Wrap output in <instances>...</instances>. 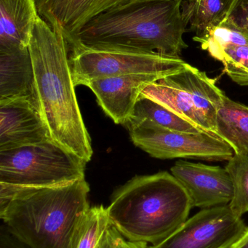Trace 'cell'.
Wrapping results in <instances>:
<instances>
[{
    "label": "cell",
    "mask_w": 248,
    "mask_h": 248,
    "mask_svg": "<svg viewBox=\"0 0 248 248\" xmlns=\"http://www.w3.org/2000/svg\"><path fill=\"white\" fill-rule=\"evenodd\" d=\"M201 47L214 57L221 49L231 45H248V36L230 25L221 23L204 33L193 38Z\"/></svg>",
    "instance_id": "44dd1931"
},
{
    "label": "cell",
    "mask_w": 248,
    "mask_h": 248,
    "mask_svg": "<svg viewBox=\"0 0 248 248\" xmlns=\"http://www.w3.org/2000/svg\"><path fill=\"white\" fill-rule=\"evenodd\" d=\"M134 244L137 248H147V246H148L147 243H134Z\"/></svg>",
    "instance_id": "4316f807"
},
{
    "label": "cell",
    "mask_w": 248,
    "mask_h": 248,
    "mask_svg": "<svg viewBox=\"0 0 248 248\" xmlns=\"http://www.w3.org/2000/svg\"><path fill=\"white\" fill-rule=\"evenodd\" d=\"M213 58L222 62L224 72L239 85L248 86V45H231Z\"/></svg>",
    "instance_id": "7402d4cb"
},
{
    "label": "cell",
    "mask_w": 248,
    "mask_h": 248,
    "mask_svg": "<svg viewBox=\"0 0 248 248\" xmlns=\"http://www.w3.org/2000/svg\"><path fill=\"white\" fill-rule=\"evenodd\" d=\"M84 178L45 187L0 184V217L5 230L27 248H68L90 209Z\"/></svg>",
    "instance_id": "3957f363"
},
{
    "label": "cell",
    "mask_w": 248,
    "mask_h": 248,
    "mask_svg": "<svg viewBox=\"0 0 248 248\" xmlns=\"http://www.w3.org/2000/svg\"><path fill=\"white\" fill-rule=\"evenodd\" d=\"M111 224L107 208L103 205L90 207L76 227L68 248H99Z\"/></svg>",
    "instance_id": "d6986e66"
},
{
    "label": "cell",
    "mask_w": 248,
    "mask_h": 248,
    "mask_svg": "<svg viewBox=\"0 0 248 248\" xmlns=\"http://www.w3.org/2000/svg\"><path fill=\"white\" fill-rule=\"evenodd\" d=\"M52 140L34 95L0 101V151Z\"/></svg>",
    "instance_id": "30bf717a"
},
{
    "label": "cell",
    "mask_w": 248,
    "mask_h": 248,
    "mask_svg": "<svg viewBox=\"0 0 248 248\" xmlns=\"http://www.w3.org/2000/svg\"><path fill=\"white\" fill-rule=\"evenodd\" d=\"M34 95V74L29 47L0 49V101Z\"/></svg>",
    "instance_id": "9a60e30c"
},
{
    "label": "cell",
    "mask_w": 248,
    "mask_h": 248,
    "mask_svg": "<svg viewBox=\"0 0 248 248\" xmlns=\"http://www.w3.org/2000/svg\"><path fill=\"white\" fill-rule=\"evenodd\" d=\"M225 168L234 188V195L229 205L233 214L242 218L248 212V153H234Z\"/></svg>",
    "instance_id": "ffe728a7"
},
{
    "label": "cell",
    "mask_w": 248,
    "mask_h": 248,
    "mask_svg": "<svg viewBox=\"0 0 248 248\" xmlns=\"http://www.w3.org/2000/svg\"><path fill=\"white\" fill-rule=\"evenodd\" d=\"M164 77L157 74H131L92 80L84 86L94 93L99 106L115 124L125 125L144 87Z\"/></svg>",
    "instance_id": "7c38bea8"
},
{
    "label": "cell",
    "mask_w": 248,
    "mask_h": 248,
    "mask_svg": "<svg viewBox=\"0 0 248 248\" xmlns=\"http://www.w3.org/2000/svg\"><path fill=\"white\" fill-rule=\"evenodd\" d=\"M106 208L111 224L126 240L154 246L188 219L192 205L180 182L162 171L132 178L114 192Z\"/></svg>",
    "instance_id": "277c9868"
},
{
    "label": "cell",
    "mask_w": 248,
    "mask_h": 248,
    "mask_svg": "<svg viewBox=\"0 0 248 248\" xmlns=\"http://www.w3.org/2000/svg\"><path fill=\"white\" fill-rule=\"evenodd\" d=\"M183 1L131 0L92 19L67 46L180 57L188 47L183 40L187 31L182 13Z\"/></svg>",
    "instance_id": "7a4b0ae2"
},
{
    "label": "cell",
    "mask_w": 248,
    "mask_h": 248,
    "mask_svg": "<svg viewBox=\"0 0 248 248\" xmlns=\"http://www.w3.org/2000/svg\"><path fill=\"white\" fill-rule=\"evenodd\" d=\"M99 248H137L135 247L134 243L126 240L123 235L111 224L102 238Z\"/></svg>",
    "instance_id": "cb8c5ba5"
},
{
    "label": "cell",
    "mask_w": 248,
    "mask_h": 248,
    "mask_svg": "<svg viewBox=\"0 0 248 248\" xmlns=\"http://www.w3.org/2000/svg\"><path fill=\"white\" fill-rule=\"evenodd\" d=\"M170 170L187 192L192 208L229 205L232 200V181L226 168L179 160Z\"/></svg>",
    "instance_id": "8fae6325"
},
{
    "label": "cell",
    "mask_w": 248,
    "mask_h": 248,
    "mask_svg": "<svg viewBox=\"0 0 248 248\" xmlns=\"http://www.w3.org/2000/svg\"><path fill=\"white\" fill-rule=\"evenodd\" d=\"M231 248H248V227L246 232Z\"/></svg>",
    "instance_id": "484cf974"
},
{
    "label": "cell",
    "mask_w": 248,
    "mask_h": 248,
    "mask_svg": "<svg viewBox=\"0 0 248 248\" xmlns=\"http://www.w3.org/2000/svg\"><path fill=\"white\" fill-rule=\"evenodd\" d=\"M223 23L248 36V0H234Z\"/></svg>",
    "instance_id": "603a6c76"
},
{
    "label": "cell",
    "mask_w": 248,
    "mask_h": 248,
    "mask_svg": "<svg viewBox=\"0 0 248 248\" xmlns=\"http://www.w3.org/2000/svg\"><path fill=\"white\" fill-rule=\"evenodd\" d=\"M38 16L35 0H0V49L29 47Z\"/></svg>",
    "instance_id": "5bb4252c"
},
{
    "label": "cell",
    "mask_w": 248,
    "mask_h": 248,
    "mask_svg": "<svg viewBox=\"0 0 248 248\" xmlns=\"http://www.w3.org/2000/svg\"><path fill=\"white\" fill-rule=\"evenodd\" d=\"M216 136L234 153H248V106L226 95L217 113Z\"/></svg>",
    "instance_id": "2e32d148"
},
{
    "label": "cell",
    "mask_w": 248,
    "mask_h": 248,
    "mask_svg": "<svg viewBox=\"0 0 248 248\" xmlns=\"http://www.w3.org/2000/svg\"><path fill=\"white\" fill-rule=\"evenodd\" d=\"M140 95L163 105L202 131L216 136L217 113L225 93L215 80L190 64L146 86Z\"/></svg>",
    "instance_id": "8992f818"
},
{
    "label": "cell",
    "mask_w": 248,
    "mask_h": 248,
    "mask_svg": "<svg viewBox=\"0 0 248 248\" xmlns=\"http://www.w3.org/2000/svg\"><path fill=\"white\" fill-rule=\"evenodd\" d=\"M247 229L230 205L203 208L167 238L147 248H231Z\"/></svg>",
    "instance_id": "9c48e42d"
},
{
    "label": "cell",
    "mask_w": 248,
    "mask_h": 248,
    "mask_svg": "<svg viewBox=\"0 0 248 248\" xmlns=\"http://www.w3.org/2000/svg\"><path fill=\"white\" fill-rule=\"evenodd\" d=\"M234 0H184L182 13L189 31L201 36L225 20Z\"/></svg>",
    "instance_id": "e0dca14e"
},
{
    "label": "cell",
    "mask_w": 248,
    "mask_h": 248,
    "mask_svg": "<svg viewBox=\"0 0 248 248\" xmlns=\"http://www.w3.org/2000/svg\"><path fill=\"white\" fill-rule=\"evenodd\" d=\"M34 97L51 137L86 163L93 151L75 93L68 46L59 27L38 16L29 46Z\"/></svg>",
    "instance_id": "6da1fadb"
},
{
    "label": "cell",
    "mask_w": 248,
    "mask_h": 248,
    "mask_svg": "<svg viewBox=\"0 0 248 248\" xmlns=\"http://www.w3.org/2000/svg\"><path fill=\"white\" fill-rule=\"evenodd\" d=\"M128 121H148L163 128L182 132L199 133L203 131L163 105L142 95L138 97L132 115Z\"/></svg>",
    "instance_id": "ac0fdd59"
},
{
    "label": "cell",
    "mask_w": 248,
    "mask_h": 248,
    "mask_svg": "<svg viewBox=\"0 0 248 248\" xmlns=\"http://www.w3.org/2000/svg\"><path fill=\"white\" fill-rule=\"evenodd\" d=\"M39 16L51 29L59 27L66 42L99 15L131 0H35Z\"/></svg>",
    "instance_id": "4fadbf2b"
},
{
    "label": "cell",
    "mask_w": 248,
    "mask_h": 248,
    "mask_svg": "<svg viewBox=\"0 0 248 248\" xmlns=\"http://www.w3.org/2000/svg\"><path fill=\"white\" fill-rule=\"evenodd\" d=\"M125 125L135 145L156 158L228 161L234 154L231 146L211 133L173 131L148 121H128Z\"/></svg>",
    "instance_id": "ba28073f"
},
{
    "label": "cell",
    "mask_w": 248,
    "mask_h": 248,
    "mask_svg": "<svg viewBox=\"0 0 248 248\" xmlns=\"http://www.w3.org/2000/svg\"><path fill=\"white\" fill-rule=\"evenodd\" d=\"M87 163L53 140L0 151V184L45 187L84 178Z\"/></svg>",
    "instance_id": "5b68a950"
},
{
    "label": "cell",
    "mask_w": 248,
    "mask_h": 248,
    "mask_svg": "<svg viewBox=\"0 0 248 248\" xmlns=\"http://www.w3.org/2000/svg\"><path fill=\"white\" fill-rule=\"evenodd\" d=\"M69 62L75 86L92 80L138 74H157L167 77L186 66L180 57L157 52L107 50L84 47H68Z\"/></svg>",
    "instance_id": "52a82bcc"
},
{
    "label": "cell",
    "mask_w": 248,
    "mask_h": 248,
    "mask_svg": "<svg viewBox=\"0 0 248 248\" xmlns=\"http://www.w3.org/2000/svg\"><path fill=\"white\" fill-rule=\"evenodd\" d=\"M1 248H27L14 239H7L1 242Z\"/></svg>",
    "instance_id": "d4e9b609"
}]
</instances>
